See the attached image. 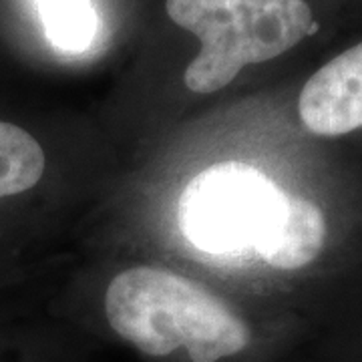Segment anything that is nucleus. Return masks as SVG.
Instances as JSON below:
<instances>
[{"label": "nucleus", "instance_id": "nucleus-1", "mask_svg": "<svg viewBox=\"0 0 362 362\" xmlns=\"http://www.w3.org/2000/svg\"><path fill=\"white\" fill-rule=\"evenodd\" d=\"M111 328L143 354L185 349L192 362H218L250 344V328L214 292L151 266L117 274L105 294Z\"/></svg>", "mask_w": 362, "mask_h": 362}, {"label": "nucleus", "instance_id": "nucleus-5", "mask_svg": "<svg viewBox=\"0 0 362 362\" xmlns=\"http://www.w3.org/2000/svg\"><path fill=\"white\" fill-rule=\"evenodd\" d=\"M326 242V220L316 204L292 197L272 233L256 247V254L274 268L296 270L310 264Z\"/></svg>", "mask_w": 362, "mask_h": 362}, {"label": "nucleus", "instance_id": "nucleus-2", "mask_svg": "<svg viewBox=\"0 0 362 362\" xmlns=\"http://www.w3.org/2000/svg\"><path fill=\"white\" fill-rule=\"evenodd\" d=\"M169 18L202 40L183 81L216 93L246 65L276 59L318 30L306 0H165Z\"/></svg>", "mask_w": 362, "mask_h": 362}, {"label": "nucleus", "instance_id": "nucleus-3", "mask_svg": "<svg viewBox=\"0 0 362 362\" xmlns=\"http://www.w3.org/2000/svg\"><path fill=\"white\" fill-rule=\"evenodd\" d=\"M290 195L259 169L228 161L187 183L180 199L183 235L209 254H240L268 238L288 209Z\"/></svg>", "mask_w": 362, "mask_h": 362}, {"label": "nucleus", "instance_id": "nucleus-4", "mask_svg": "<svg viewBox=\"0 0 362 362\" xmlns=\"http://www.w3.org/2000/svg\"><path fill=\"white\" fill-rule=\"evenodd\" d=\"M298 113L314 135L337 137L362 129V42L308 78L298 99Z\"/></svg>", "mask_w": 362, "mask_h": 362}, {"label": "nucleus", "instance_id": "nucleus-6", "mask_svg": "<svg viewBox=\"0 0 362 362\" xmlns=\"http://www.w3.org/2000/svg\"><path fill=\"white\" fill-rule=\"evenodd\" d=\"M45 173L39 141L13 123L0 121V197L35 187Z\"/></svg>", "mask_w": 362, "mask_h": 362}, {"label": "nucleus", "instance_id": "nucleus-7", "mask_svg": "<svg viewBox=\"0 0 362 362\" xmlns=\"http://www.w3.org/2000/svg\"><path fill=\"white\" fill-rule=\"evenodd\" d=\"M47 37L57 49L81 52L90 45L97 16L90 0H35Z\"/></svg>", "mask_w": 362, "mask_h": 362}]
</instances>
